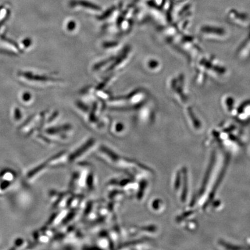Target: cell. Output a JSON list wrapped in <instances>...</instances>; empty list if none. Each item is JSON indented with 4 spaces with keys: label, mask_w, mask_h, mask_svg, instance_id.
Wrapping results in <instances>:
<instances>
[{
    "label": "cell",
    "mask_w": 250,
    "mask_h": 250,
    "mask_svg": "<svg viewBox=\"0 0 250 250\" xmlns=\"http://www.w3.org/2000/svg\"><path fill=\"white\" fill-rule=\"evenodd\" d=\"M184 188L183 190V200L186 198V195L187 193V178L186 172L184 171Z\"/></svg>",
    "instance_id": "7a4b0ae2"
},
{
    "label": "cell",
    "mask_w": 250,
    "mask_h": 250,
    "mask_svg": "<svg viewBox=\"0 0 250 250\" xmlns=\"http://www.w3.org/2000/svg\"><path fill=\"white\" fill-rule=\"evenodd\" d=\"M215 154H214L212 155V156L211 157L210 165H209V167L208 168V170H207V172H206L205 176L204 177V180H203V184L202 185L201 190V193H202L203 192V190H205V188L206 187V184L208 183V181L209 179V177H210V175L211 174V171L212 170V167H214V165L215 164Z\"/></svg>",
    "instance_id": "6da1fadb"
}]
</instances>
